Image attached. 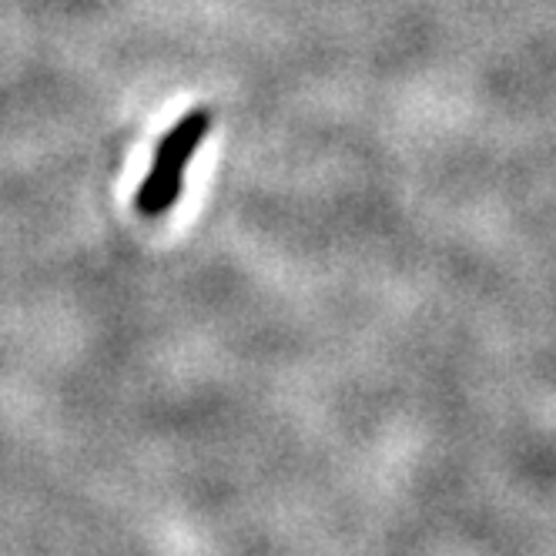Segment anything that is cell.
I'll list each match as a JSON object with an SVG mask.
<instances>
[{"instance_id": "cell-1", "label": "cell", "mask_w": 556, "mask_h": 556, "mask_svg": "<svg viewBox=\"0 0 556 556\" xmlns=\"http://www.w3.org/2000/svg\"><path fill=\"white\" fill-rule=\"evenodd\" d=\"M208 125H212L208 111H188L181 122L157 141L154 157H151V172L135 194L138 215L162 218L175 208L178 194H181V181H185V168L194 157L198 144H202V138L208 135Z\"/></svg>"}]
</instances>
